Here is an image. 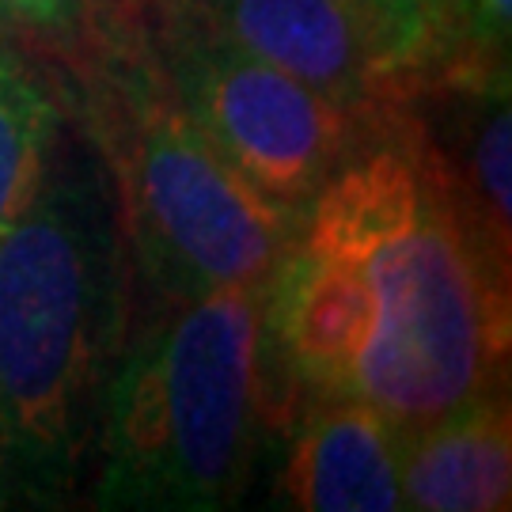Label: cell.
Masks as SVG:
<instances>
[{
	"mask_svg": "<svg viewBox=\"0 0 512 512\" xmlns=\"http://www.w3.org/2000/svg\"><path fill=\"white\" fill-rule=\"evenodd\" d=\"M293 391L380 410L399 433L509 384L512 274L478 243L403 103L296 217L266 285Z\"/></svg>",
	"mask_w": 512,
	"mask_h": 512,
	"instance_id": "obj_1",
	"label": "cell"
},
{
	"mask_svg": "<svg viewBox=\"0 0 512 512\" xmlns=\"http://www.w3.org/2000/svg\"><path fill=\"white\" fill-rule=\"evenodd\" d=\"M133 270L103 164L65 122L0 232V509H61L95 471L133 327Z\"/></svg>",
	"mask_w": 512,
	"mask_h": 512,
	"instance_id": "obj_2",
	"label": "cell"
},
{
	"mask_svg": "<svg viewBox=\"0 0 512 512\" xmlns=\"http://www.w3.org/2000/svg\"><path fill=\"white\" fill-rule=\"evenodd\" d=\"M69 118L103 164L129 270L156 300L266 289L296 220L239 179L167 80L137 0H107L69 61Z\"/></svg>",
	"mask_w": 512,
	"mask_h": 512,
	"instance_id": "obj_3",
	"label": "cell"
},
{
	"mask_svg": "<svg viewBox=\"0 0 512 512\" xmlns=\"http://www.w3.org/2000/svg\"><path fill=\"white\" fill-rule=\"evenodd\" d=\"M266 289L156 300L129 327L95 448V509L220 512L247 494L277 418Z\"/></svg>",
	"mask_w": 512,
	"mask_h": 512,
	"instance_id": "obj_4",
	"label": "cell"
},
{
	"mask_svg": "<svg viewBox=\"0 0 512 512\" xmlns=\"http://www.w3.org/2000/svg\"><path fill=\"white\" fill-rule=\"evenodd\" d=\"M137 4L179 103L239 179L293 220L357 152L384 110L342 107L171 0Z\"/></svg>",
	"mask_w": 512,
	"mask_h": 512,
	"instance_id": "obj_5",
	"label": "cell"
},
{
	"mask_svg": "<svg viewBox=\"0 0 512 512\" xmlns=\"http://www.w3.org/2000/svg\"><path fill=\"white\" fill-rule=\"evenodd\" d=\"M349 110L403 103L433 65V0H171Z\"/></svg>",
	"mask_w": 512,
	"mask_h": 512,
	"instance_id": "obj_6",
	"label": "cell"
},
{
	"mask_svg": "<svg viewBox=\"0 0 512 512\" xmlns=\"http://www.w3.org/2000/svg\"><path fill=\"white\" fill-rule=\"evenodd\" d=\"M399 437L380 410L357 399L296 391L270 505L296 512L403 509Z\"/></svg>",
	"mask_w": 512,
	"mask_h": 512,
	"instance_id": "obj_7",
	"label": "cell"
},
{
	"mask_svg": "<svg viewBox=\"0 0 512 512\" xmlns=\"http://www.w3.org/2000/svg\"><path fill=\"white\" fill-rule=\"evenodd\" d=\"M478 243L512 274L509 76L429 80L403 99Z\"/></svg>",
	"mask_w": 512,
	"mask_h": 512,
	"instance_id": "obj_8",
	"label": "cell"
},
{
	"mask_svg": "<svg viewBox=\"0 0 512 512\" xmlns=\"http://www.w3.org/2000/svg\"><path fill=\"white\" fill-rule=\"evenodd\" d=\"M403 509L494 512L512 501L509 384L490 387L456 410L399 437Z\"/></svg>",
	"mask_w": 512,
	"mask_h": 512,
	"instance_id": "obj_9",
	"label": "cell"
},
{
	"mask_svg": "<svg viewBox=\"0 0 512 512\" xmlns=\"http://www.w3.org/2000/svg\"><path fill=\"white\" fill-rule=\"evenodd\" d=\"M65 122L61 80L0 35V232L31 202Z\"/></svg>",
	"mask_w": 512,
	"mask_h": 512,
	"instance_id": "obj_10",
	"label": "cell"
},
{
	"mask_svg": "<svg viewBox=\"0 0 512 512\" xmlns=\"http://www.w3.org/2000/svg\"><path fill=\"white\" fill-rule=\"evenodd\" d=\"M103 12L107 0H0V35L27 38L69 61Z\"/></svg>",
	"mask_w": 512,
	"mask_h": 512,
	"instance_id": "obj_11",
	"label": "cell"
}]
</instances>
